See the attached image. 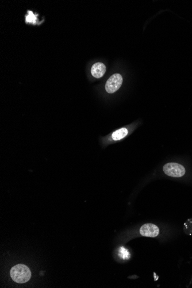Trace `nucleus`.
Here are the masks:
<instances>
[{
	"mask_svg": "<svg viewBox=\"0 0 192 288\" xmlns=\"http://www.w3.org/2000/svg\"><path fill=\"white\" fill-rule=\"evenodd\" d=\"M10 275L14 282L23 283L30 280L31 272L25 264H17L13 266L10 271Z\"/></svg>",
	"mask_w": 192,
	"mask_h": 288,
	"instance_id": "1",
	"label": "nucleus"
},
{
	"mask_svg": "<svg viewBox=\"0 0 192 288\" xmlns=\"http://www.w3.org/2000/svg\"><path fill=\"white\" fill-rule=\"evenodd\" d=\"M163 170L165 174L173 177H182L186 173L185 168L182 165L173 162L166 164L163 166Z\"/></svg>",
	"mask_w": 192,
	"mask_h": 288,
	"instance_id": "2",
	"label": "nucleus"
},
{
	"mask_svg": "<svg viewBox=\"0 0 192 288\" xmlns=\"http://www.w3.org/2000/svg\"><path fill=\"white\" fill-rule=\"evenodd\" d=\"M122 83V76L120 74H114L108 79L105 84V90L108 93H114L120 89Z\"/></svg>",
	"mask_w": 192,
	"mask_h": 288,
	"instance_id": "3",
	"label": "nucleus"
},
{
	"mask_svg": "<svg viewBox=\"0 0 192 288\" xmlns=\"http://www.w3.org/2000/svg\"><path fill=\"white\" fill-rule=\"evenodd\" d=\"M139 232L143 236L155 238L159 234V229L154 224L147 223L140 227Z\"/></svg>",
	"mask_w": 192,
	"mask_h": 288,
	"instance_id": "4",
	"label": "nucleus"
},
{
	"mask_svg": "<svg viewBox=\"0 0 192 288\" xmlns=\"http://www.w3.org/2000/svg\"><path fill=\"white\" fill-rule=\"evenodd\" d=\"M106 72V66L101 62H97L94 63L91 69V73L92 75L96 78L102 77Z\"/></svg>",
	"mask_w": 192,
	"mask_h": 288,
	"instance_id": "5",
	"label": "nucleus"
},
{
	"mask_svg": "<svg viewBox=\"0 0 192 288\" xmlns=\"http://www.w3.org/2000/svg\"><path fill=\"white\" fill-rule=\"evenodd\" d=\"M128 133V130L126 128H122L114 131L112 135V138L114 140H119L125 138Z\"/></svg>",
	"mask_w": 192,
	"mask_h": 288,
	"instance_id": "6",
	"label": "nucleus"
},
{
	"mask_svg": "<svg viewBox=\"0 0 192 288\" xmlns=\"http://www.w3.org/2000/svg\"><path fill=\"white\" fill-rule=\"evenodd\" d=\"M118 255L123 259H129L131 257V254L126 247L121 246L118 250Z\"/></svg>",
	"mask_w": 192,
	"mask_h": 288,
	"instance_id": "7",
	"label": "nucleus"
},
{
	"mask_svg": "<svg viewBox=\"0 0 192 288\" xmlns=\"http://www.w3.org/2000/svg\"><path fill=\"white\" fill-rule=\"evenodd\" d=\"M184 231L186 234L192 235V219H190L184 224Z\"/></svg>",
	"mask_w": 192,
	"mask_h": 288,
	"instance_id": "8",
	"label": "nucleus"
}]
</instances>
